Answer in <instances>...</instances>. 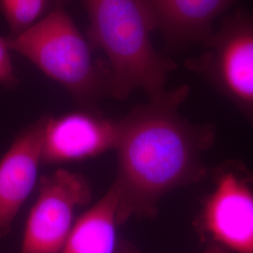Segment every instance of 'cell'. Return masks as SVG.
<instances>
[{
    "instance_id": "3957f363",
    "label": "cell",
    "mask_w": 253,
    "mask_h": 253,
    "mask_svg": "<svg viewBox=\"0 0 253 253\" xmlns=\"http://www.w3.org/2000/svg\"><path fill=\"white\" fill-rule=\"evenodd\" d=\"M8 40L11 51L61 84L83 108L94 109L110 95L109 66L94 59L89 42L61 6Z\"/></svg>"
},
{
    "instance_id": "8fae6325",
    "label": "cell",
    "mask_w": 253,
    "mask_h": 253,
    "mask_svg": "<svg viewBox=\"0 0 253 253\" xmlns=\"http://www.w3.org/2000/svg\"><path fill=\"white\" fill-rule=\"evenodd\" d=\"M51 0H0V12L6 20L11 36L34 26L50 6Z\"/></svg>"
},
{
    "instance_id": "9c48e42d",
    "label": "cell",
    "mask_w": 253,
    "mask_h": 253,
    "mask_svg": "<svg viewBox=\"0 0 253 253\" xmlns=\"http://www.w3.org/2000/svg\"><path fill=\"white\" fill-rule=\"evenodd\" d=\"M44 118L23 129L0 160V238L8 235L36 184Z\"/></svg>"
},
{
    "instance_id": "7a4b0ae2",
    "label": "cell",
    "mask_w": 253,
    "mask_h": 253,
    "mask_svg": "<svg viewBox=\"0 0 253 253\" xmlns=\"http://www.w3.org/2000/svg\"><path fill=\"white\" fill-rule=\"evenodd\" d=\"M89 18L88 42L107 56L110 95L125 100L143 88L150 98L165 92L176 64L159 53L137 0H84Z\"/></svg>"
},
{
    "instance_id": "6da1fadb",
    "label": "cell",
    "mask_w": 253,
    "mask_h": 253,
    "mask_svg": "<svg viewBox=\"0 0 253 253\" xmlns=\"http://www.w3.org/2000/svg\"><path fill=\"white\" fill-rule=\"evenodd\" d=\"M189 85L150 98L118 121V225L131 217L153 218L168 192L204 180L203 154L215 143L211 124L194 125L179 115Z\"/></svg>"
},
{
    "instance_id": "4fadbf2b",
    "label": "cell",
    "mask_w": 253,
    "mask_h": 253,
    "mask_svg": "<svg viewBox=\"0 0 253 253\" xmlns=\"http://www.w3.org/2000/svg\"><path fill=\"white\" fill-rule=\"evenodd\" d=\"M204 253H231L225 250L224 248L216 244H209L208 249L204 252Z\"/></svg>"
},
{
    "instance_id": "8992f818",
    "label": "cell",
    "mask_w": 253,
    "mask_h": 253,
    "mask_svg": "<svg viewBox=\"0 0 253 253\" xmlns=\"http://www.w3.org/2000/svg\"><path fill=\"white\" fill-rule=\"evenodd\" d=\"M91 199L90 185L81 174L58 169L43 175L26 222L21 253H61L76 208Z\"/></svg>"
},
{
    "instance_id": "5b68a950",
    "label": "cell",
    "mask_w": 253,
    "mask_h": 253,
    "mask_svg": "<svg viewBox=\"0 0 253 253\" xmlns=\"http://www.w3.org/2000/svg\"><path fill=\"white\" fill-rule=\"evenodd\" d=\"M213 189L194 227L203 240L234 253H253V175L244 164L227 161L209 170Z\"/></svg>"
},
{
    "instance_id": "52a82bcc",
    "label": "cell",
    "mask_w": 253,
    "mask_h": 253,
    "mask_svg": "<svg viewBox=\"0 0 253 253\" xmlns=\"http://www.w3.org/2000/svg\"><path fill=\"white\" fill-rule=\"evenodd\" d=\"M118 121L103 118L94 109L59 117H44L42 162L43 164L79 162L114 149Z\"/></svg>"
},
{
    "instance_id": "ba28073f",
    "label": "cell",
    "mask_w": 253,
    "mask_h": 253,
    "mask_svg": "<svg viewBox=\"0 0 253 253\" xmlns=\"http://www.w3.org/2000/svg\"><path fill=\"white\" fill-rule=\"evenodd\" d=\"M150 31H160L167 46L182 50L205 45L212 24L238 0H137Z\"/></svg>"
},
{
    "instance_id": "30bf717a",
    "label": "cell",
    "mask_w": 253,
    "mask_h": 253,
    "mask_svg": "<svg viewBox=\"0 0 253 253\" xmlns=\"http://www.w3.org/2000/svg\"><path fill=\"white\" fill-rule=\"evenodd\" d=\"M118 193L112 186L73 224L61 253H140L118 232Z\"/></svg>"
},
{
    "instance_id": "7c38bea8",
    "label": "cell",
    "mask_w": 253,
    "mask_h": 253,
    "mask_svg": "<svg viewBox=\"0 0 253 253\" xmlns=\"http://www.w3.org/2000/svg\"><path fill=\"white\" fill-rule=\"evenodd\" d=\"M9 40L0 37V85L14 88L19 84L10 55Z\"/></svg>"
},
{
    "instance_id": "277c9868",
    "label": "cell",
    "mask_w": 253,
    "mask_h": 253,
    "mask_svg": "<svg viewBox=\"0 0 253 253\" xmlns=\"http://www.w3.org/2000/svg\"><path fill=\"white\" fill-rule=\"evenodd\" d=\"M185 65L233 102L253 126V17L236 9Z\"/></svg>"
}]
</instances>
